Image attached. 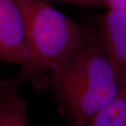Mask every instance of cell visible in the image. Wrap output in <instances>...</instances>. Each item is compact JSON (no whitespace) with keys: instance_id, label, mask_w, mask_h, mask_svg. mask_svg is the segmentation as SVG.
Returning <instances> with one entry per match:
<instances>
[{"instance_id":"cell-1","label":"cell","mask_w":126,"mask_h":126,"mask_svg":"<svg viewBox=\"0 0 126 126\" xmlns=\"http://www.w3.org/2000/svg\"><path fill=\"white\" fill-rule=\"evenodd\" d=\"M50 88L69 126H84L116 98L123 88L109 63L97 25H83L79 45L66 64L52 74Z\"/></svg>"},{"instance_id":"cell-2","label":"cell","mask_w":126,"mask_h":126,"mask_svg":"<svg viewBox=\"0 0 126 126\" xmlns=\"http://www.w3.org/2000/svg\"><path fill=\"white\" fill-rule=\"evenodd\" d=\"M18 1L25 18L29 56L11 82L16 88L28 83L36 90H46L52 74L79 45L83 25L39 0Z\"/></svg>"},{"instance_id":"cell-3","label":"cell","mask_w":126,"mask_h":126,"mask_svg":"<svg viewBox=\"0 0 126 126\" xmlns=\"http://www.w3.org/2000/svg\"><path fill=\"white\" fill-rule=\"evenodd\" d=\"M28 56L25 22L18 0H0V60L21 66Z\"/></svg>"},{"instance_id":"cell-4","label":"cell","mask_w":126,"mask_h":126,"mask_svg":"<svg viewBox=\"0 0 126 126\" xmlns=\"http://www.w3.org/2000/svg\"><path fill=\"white\" fill-rule=\"evenodd\" d=\"M97 27L118 82L126 87V14L109 10L97 20Z\"/></svg>"},{"instance_id":"cell-5","label":"cell","mask_w":126,"mask_h":126,"mask_svg":"<svg viewBox=\"0 0 126 126\" xmlns=\"http://www.w3.org/2000/svg\"><path fill=\"white\" fill-rule=\"evenodd\" d=\"M27 105L11 81H0V126H29Z\"/></svg>"},{"instance_id":"cell-6","label":"cell","mask_w":126,"mask_h":126,"mask_svg":"<svg viewBox=\"0 0 126 126\" xmlns=\"http://www.w3.org/2000/svg\"><path fill=\"white\" fill-rule=\"evenodd\" d=\"M84 126H126V87L116 98L85 123Z\"/></svg>"},{"instance_id":"cell-7","label":"cell","mask_w":126,"mask_h":126,"mask_svg":"<svg viewBox=\"0 0 126 126\" xmlns=\"http://www.w3.org/2000/svg\"><path fill=\"white\" fill-rule=\"evenodd\" d=\"M50 5L52 3H64L88 7H106L104 0H39Z\"/></svg>"},{"instance_id":"cell-8","label":"cell","mask_w":126,"mask_h":126,"mask_svg":"<svg viewBox=\"0 0 126 126\" xmlns=\"http://www.w3.org/2000/svg\"><path fill=\"white\" fill-rule=\"evenodd\" d=\"M109 10L126 14V0H104Z\"/></svg>"}]
</instances>
